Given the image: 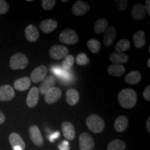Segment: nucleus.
Returning a JSON list of instances; mask_svg holds the SVG:
<instances>
[{
  "mask_svg": "<svg viewBox=\"0 0 150 150\" xmlns=\"http://www.w3.org/2000/svg\"><path fill=\"white\" fill-rule=\"evenodd\" d=\"M56 83V80L54 76H49L42 81L40 88H39V93L42 95H45L47 92L54 87Z\"/></svg>",
  "mask_w": 150,
  "mask_h": 150,
  "instance_id": "obj_17",
  "label": "nucleus"
},
{
  "mask_svg": "<svg viewBox=\"0 0 150 150\" xmlns=\"http://www.w3.org/2000/svg\"><path fill=\"white\" fill-rule=\"evenodd\" d=\"M89 59L86 54H79L76 58V63L79 65H87L89 63Z\"/></svg>",
  "mask_w": 150,
  "mask_h": 150,
  "instance_id": "obj_32",
  "label": "nucleus"
},
{
  "mask_svg": "<svg viewBox=\"0 0 150 150\" xmlns=\"http://www.w3.org/2000/svg\"><path fill=\"white\" fill-rule=\"evenodd\" d=\"M66 102L70 106H74L79 101V92L74 88H70L67 90L65 94Z\"/></svg>",
  "mask_w": 150,
  "mask_h": 150,
  "instance_id": "obj_23",
  "label": "nucleus"
},
{
  "mask_svg": "<svg viewBox=\"0 0 150 150\" xmlns=\"http://www.w3.org/2000/svg\"><path fill=\"white\" fill-rule=\"evenodd\" d=\"M116 38V30L114 27L107 28L105 31V33L103 38V43L106 47H110L113 44Z\"/></svg>",
  "mask_w": 150,
  "mask_h": 150,
  "instance_id": "obj_18",
  "label": "nucleus"
},
{
  "mask_svg": "<svg viewBox=\"0 0 150 150\" xmlns=\"http://www.w3.org/2000/svg\"><path fill=\"white\" fill-rule=\"evenodd\" d=\"M56 3L55 0H42L41 6L45 11H50L53 9Z\"/></svg>",
  "mask_w": 150,
  "mask_h": 150,
  "instance_id": "obj_33",
  "label": "nucleus"
},
{
  "mask_svg": "<svg viewBox=\"0 0 150 150\" xmlns=\"http://www.w3.org/2000/svg\"><path fill=\"white\" fill-rule=\"evenodd\" d=\"M133 41L136 48L140 49L145 46L146 43V34L142 30H138L133 35Z\"/></svg>",
  "mask_w": 150,
  "mask_h": 150,
  "instance_id": "obj_20",
  "label": "nucleus"
},
{
  "mask_svg": "<svg viewBox=\"0 0 150 150\" xmlns=\"http://www.w3.org/2000/svg\"><path fill=\"white\" fill-rule=\"evenodd\" d=\"M39 90L37 87H32L28 94L26 103L28 107L34 108L38 104L39 100Z\"/></svg>",
  "mask_w": 150,
  "mask_h": 150,
  "instance_id": "obj_13",
  "label": "nucleus"
},
{
  "mask_svg": "<svg viewBox=\"0 0 150 150\" xmlns=\"http://www.w3.org/2000/svg\"><path fill=\"white\" fill-rule=\"evenodd\" d=\"M59 136H60L59 132H55L54 134L52 135L51 138H50V141H51V142H53L54 140V139H56V138H59Z\"/></svg>",
  "mask_w": 150,
  "mask_h": 150,
  "instance_id": "obj_39",
  "label": "nucleus"
},
{
  "mask_svg": "<svg viewBox=\"0 0 150 150\" xmlns=\"http://www.w3.org/2000/svg\"><path fill=\"white\" fill-rule=\"evenodd\" d=\"M52 71H54V74L58 75V76H61L62 74V71L59 67H56V68H54V70H52Z\"/></svg>",
  "mask_w": 150,
  "mask_h": 150,
  "instance_id": "obj_40",
  "label": "nucleus"
},
{
  "mask_svg": "<svg viewBox=\"0 0 150 150\" xmlns=\"http://www.w3.org/2000/svg\"><path fill=\"white\" fill-rule=\"evenodd\" d=\"M145 8L146 10V12L147 13L148 16H150V1L149 0H146L145 1Z\"/></svg>",
  "mask_w": 150,
  "mask_h": 150,
  "instance_id": "obj_38",
  "label": "nucleus"
},
{
  "mask_svg": "<svg viewBox=\"0 0 150 150\" xmlns=\"http://www.w3.org/2000/svg\"><path fill=\"white\" fill-rule=\"evenodd\" d=\"M74 63V56L71 54H68L66 57L64 58V61H63V68L65 71H68L71 70Z\"/></svg>",
  "mask_w": 150,
  "mask_h": 150,
  "instance_id": "obj_31",
  "label": "nucleus"
},
{
  "mask_svg": "<svg viewBox=\"0 0 150 150\" xmlns=\"http://www.w3.org/2000/svg\"><path fill=\"white\" fill-rule=\"evenodd\" d=\"M69 50L65 46L55 45L50 49L49 54L50 57L54 60H60L64 59L68 55Z\"/></svg>",
  "mask_w": 150,
  "mask_h": 150,
  "instance_id": "obj_5",
  "label": "nucleus"
},
{
  "mask_svg": "<svg viewBox=\"0 0 150 150\" xmlns=\"http://www.w3.org/2000/svg\"><path fill=\"white\" fill-rule=\"evenodd\" d=\"M86 125L92 132L99 134L104 130L105 127L104 121L101 117L95 114H92L86 119Z\"/></svg>",
  "mask_w": 150,
  "mask_h": 150,
  "instance_id": "obj_2",
  "label": "nucleus"
},
{
  "mask_svg": "<svg viewBox=\"0 0 150 150\" xmlns=\"http://www.w3.org/2000/svg\"><path fill=\"white\" fill-rule=\"evenodd\" d=\"M126 148V144L122 140L115 139L108 143L107 150H125Z\"/></svg>",
  "mask_w": 150,
  "mask_h": 150,
  "instance_id": "obj_29",
  "label": "nucleus"
},
{
  "mask_svg": "<svg viewBox=\"0 0 150 150\" xmlns=\"http://www.w3.org/2000/svg\"><path fill=\"white\" fill-rule=\"evenodd\" d=\"M29 134L31 141L37 147H42L44 145V140L41 132L36 125H32L29 129Z\"/></svg>",
  "mask_w": 150,
  "mask_h": 150,
  "instance_id": "obj_6",
  "label": "nucleus"
},
{
  "mask_svg": "<svg viewBox=\"0 0 150 150\" xmlns=\"http://www.w3.org/2000/svg\"><path fill=\"white\" fill-rule=\"evenodd\" d=\"M39 27L43 33H52L58 27V22L53 19H45L40 22Z\"/></svg>",
  "mask_w": 150,
  "mask_h": 150,
  "instance_id": "obj_14",
  "label": "nucleus"
},
{
  "mask_svg": "<svg viewBox=\"0 0 150 150\" xmlns=\"http://www.w3.org/2000/svg\"><path fill=\"white\" fill-rule=\"evenodd\" d=\"M61 129L63 134L67 140H72L75 138V129L72 123L69 122H64L61 125Z\"/></svg>",
  "mask_w": 150,
  "mask_h": 150,
  "instance_id": "obj_16",
  "label": "nucleus"
},
{
  "mask_svg": "<svg viewBox=\"0 0 150 150\" xmlns=\"http://www.w3.org/2000/svg\"><path fill=\"white\" fill-rule=\"evenodd\" d=\"M146 12L145 6L141 4H135L133 5L131 8V16L132 18L136 20H142L145 18Z\"/></svg>",
  "mask_w": 150,
  "mask_h": 150,
  "instance_id": "obj_15",
  "label": "nucleus"
},
{
  "mask_svg": "<svg viewBox=\"0 0 150 150\" xmlns=\"http://www.w3.org/2000/svg\"><path fill=\"white\" fill-rule=\"evenodd\" d=\"M62 91L59 88L54 87L47 92L45 95V101L47 104H53L61 98Z\"/></svg>",
  "mask_w": 150,
  "mask_h": 150,
  "instance_id": "obj_9",
  "label": "nucleus"
},
{
  "mask_svg": "<svg viewBox=\"0 0 150 150\" xmlns=\"http://www.w3.org/2000/svg\"><path fill=\"white\" fill-rule=\"evenodd\" d=\"M109 61L113 64L126 63L129 61V56L125 53H112L109 56Z\"/></svg>",
  "mask_w": 150,
  "mask_h": 150,
  "instance_id": "obj_25",
  "label": "nucleus"
},
{
  "mask_svg": "<svg viewBox=\"0 0 150 150\" xmlns=\"http://www.w3.org/2000/svg\"><path fill=\"white\" fill-rule=\"evenodd\" d=\"M125 71H126L125 67L120 64L110 65L107 70L108 74L112 76H117V77H120L122 76L125 74Z\"/></svg>",
  "mask_w": 150,
  "mask_h": 150,
  "instance_id": "obj_24",
  "label": "nucleus"
},
{
  "mask_svg": "<svg viewBox=\"0 0 150 150\" xmlns=\"http://www.w3.org/2000/svg\"><path fill=\"white\" fill-rule=\"evenodd\" d=\"M59 40L66 45H74L77 43L79 36L77 33L72 29H64L60 33Z\"/></svg>",
  "mask_w": 150,
  "mask_h": 150,
  "instance_id": "obj_4",
  "label": "nucleus"
},
{
  "mask_svg": "<svg viewBox=\"0 0 150 150\" xmlns=\"http://www.w3.org/2000/svg\"><path fill=\"white\" fill-rule=\"evenodd\" d=\"M118 102L123 108L131 109L136 106L137 103V93L134 90L125 88L118 93Z\"/></svg>",
  "mask_w": 150,
  "mask_h": 150,
  "instance_id": "obj_1",
  "label": "nucleus"
},
{
  "mask_svg": "<svg viewBox=\"0 0 150 150\" xmlns=\"http://www.w3.org/2000/svg\"><path fill=\"white\" fill-rule=\"evenodd\" d=\"M47 72L48 70L46 66L40 65L31 72V75H30V79L35 83L42 81L46 78Z\"/></svg>",
  "mask_w": 150,
  "mask_h": 150,
  "instance_id": "obj_7",
  "label": "nucleus"
},
{
  "mask_svg": "<svg viewBox=\"0 0 150 150\" xmlns=\"http://www.w3.org/2000/svg\"><path fill=\"white\" fill-rule=\"evenodd\" d=\"M10 67L12 70H24L29 65V60L22 53H16L10 59Z\"/></svg>",
  "mask_w": 150,
  "mask_h": 150,
  "instance_id": "obj_3",
  "label": "nucleus"
},
{
  "mask_svg": "<svg viewBox=\"0 0 150 150\" xmlns=\"http://www.w3.org/2000/svg\"><path fill=\"white\" fill-rule=\"evenodd\" d=\"M149 52H150V47H149Z\"/></svg>",
  "mask_w": 150,
  "mask_h": 150,
  "instance_id": "obj_45",
  "label": "nucleus"
},
{
  "mask_svg": "<svg viewBox=\"0 0 150 150\" xmlns=\"http://www.w3.org/2000/svg\"><path fill=\"white\" fill-rule=\"evenodd\" d=\"M60 150H69V144L67 141H63L59 146Z\"/></svg>",
  "mask_w": 150,
  "mask_h": 150,
  "instance_id": "obj_37",
  "label": "nucleus"
},
{
  "mask_svg": "<svg viewBox=\"0 0 150 150\" xmlns=\"http://www.w3.org/2000/svg\"><path fill=\"white\" fill-rule=\"evenodd\" d=\"M115 4L118 10L124 11L127 8L128 1L127 0H117V1H115Z\"/></svg>",
  "mask_w": 150,
  "mask_h": 150,
  "instance_id": "obj_34",
  "label": "nucleus"
},
{
  "mask_svg": "<svg viewBox=\"0 0 150 150\" xmlns=\"http://www.w3.org/2000/svg\"><path fill=\"white\" fill-rule=\"evenodd\" d=\"M6 120V117L2 112L0 111V125L3 124Z\"/></svg>",
  "mask_w": 150,
  "mask_h": 150,
  "instance_id": "obj_41",
  "label": "nucleus"
},
{
  "mask_svg": "<svg viewBox=\"0 0 150 150\" xmlns=\"http://www.w3.org/2000/svg\"><path fill=\"white\" fill-rule=\"evenodd\" d=\"M63 2H68V0H63Z\"/></svg>",
  "mask_w": 150,
  "mask_h": 150,
  "instance_id": "obj_44",
  "label": "nucleus"
},
{
  "mask_svg": "<svg viewBox=\"0 0 150 150\" xmlns=\"http://www.w3.org/2000/svg\"><path fill=\"white\" fill-rule=\"evenodd\" d=\"M15 97L13 88L9 85L0 86V102H8Z\"/></svg>",
  "mask_w": 150,
  "mask_h": 150,
  "instance_id": "obj_11",
  "label": "nucleus"
},
{
  "mask_svg": "<svg viewBox=\"0 0 150 150\" xmlns=\"http://www.w3.org/2000/svg\"><path fill=\"white\" fill-rule=\"evenodd\" d=\"M131 47V42L127 39H122L116 43L115 49L117 53H123L127 51Z\"/></svg>",
  "mask_w": 150,
  "mask_h": 150,
  "instance_id": "obj_28",
  "label": "nucleus"
},
{
  "mask_svg": "<svg viewBox=\"0 0 150 150\" xmlns=\"http://www.w3.org/2000/svg\"><path fill=\"white\" fill-rule=\"evenodd\" d=\"M8 140L13 149L16 147L20 148L22 150L25 149V143H24L22 137L17 133H11L8 137Z\"/></svg>",
  "mask_w": 150,
  "mask_h": 150,
  "instance_id": "obj_19",
  "label": "nucleus"
},
{
  "mask_svg": "<svg viewBox=\"0 0 150 150\" xmlns=\"http://www.w3.org/2000/svg\"><path fill=\"white\" fill-rule=\"evenodd\" d=\"M90 10V6L83 1H77L72 6V11L75 16H83Z\"/></svg>",
  "mask_w": 150,
  "mask_h": 150,
  "instance_id": "obj_10",
  "label": "nucleus"
},
{
  "mask_svg": "<svg viewBox=\"0 0 150 150\" xmlns=\"http://www.w3.org/2000/svg\"><path fill=\"white\" fill-rule=\"evenodd\" d=\"M142 75L138 71H131L125 76V81L129 85L137 84L141 81Z\"/></svg>",
  "mask_w": 150,
  "mask_h": 150,
  "instance_id": "obj_26",
  "label": "nucleus"
},
{
  "mask_svg": "<svg viewBox=\"0 0 150 150\" xmlns=\"http://www.w3.org/2000/svg\"><path fill=\"white\" fill-rule=\"evenodd\" d=\"M80 150H93L95 142L91 135L87 133H83L79 136Z\"/></svg>",
  "mask_w": 150,
  "mask_h": 150,
  "instance_id": "obj_8",
  "label": "nucleus"
},
{
  "mask_svg": "<svg viewBox=\"0 0 150 150\" xmlns=\"http://www.w3.org/2000/svg\"><path fill=\"white\" fill-rule=\"evenodd\" d=\"M147 130L148 133H150V117H148L147 120Z\"/></svg>",
  "mask_w": 150,
  "mask_h": 150,
  "instance_id": "obj_42",
  "label": "nucleus"
},
{
  "mask_svg": "<svg viewBox=\"0 0 150 150\" xmlns=\"http://www.w3.org/2000/svg\"><path fill=\"white\" fill-rule=\"evenodd\" d=\"M87 46L92 53L97 54L100 51L101 48H102V44L99 40L96 39H91L88 41Z\"/></svg>",
  "mask_w": 150,
  "mask_h": 150,
  "instance_id": "obj_30",
  "label": "nucleus"
},
{
  "mask_svg": "<svg viewBox=\"0 0 150 150\" xmlns=\"http://www.w3.org/2000/svg\"><path fill=\"white\" fill-rule=\"evenodd\" d=\"M108 27V22L106 18H100L97 20L94 25V31L97 34L104 33Z\"/></svg>",
  "mask_w": 150,
  "mask_h": 150,
  "instance_id": "obj_27",
  "label": "nucleus"
},
{
  "mask_svg": "<svg viewBox=\"0 0 150 150\" xmlns=\"http://www.w3.org/2000/svg\"><path fill=\"white\" fill-rule=\"evenodd\" d=\"M128 125V118L125 115H120L116 118L114 122V128L117 132H123L127 129Z\"/></svg>",
  "mask_w": 150,
  "mask_h": 150,
  "instance_id": "obj_22",
  "label": "nucleus"
},
{
  "mask_svg": "<svg viewBox=\"0 0 150 150\" xmlns=\"http://www.w3.org/2000/svg\"><path fill=\"white\" fill-rule=\"evenodd\" d=\"M143 97L147 102L150 101V85H148L143 91Z\"/></svg>",
  "mask_w": 150,
  "mask_h": 150,
  "instance_id": "obj_36",
  "label": "nucleus"
},
{
  "mask_svg": "<svg viewBox=\"0 0 150 150\" xmlns=\"http://www.w3.org/2000/svg\"><path fill=\"white\" fill-rule=\"evenodd\" d=\"M147 67H150V59H149L147 60Z\"/></svg>",
  "mask_w": 150,
  "mask_h": 150,
  "instance_id": "obj_43",
  "label": "nucleus"
},
{
  "mask_svg": "<svg viewBox=\"0 0 150 150\" xmlns=\"http://www.w3.org/2000/svg\"><path fill=\"white\" fill-rule=\"evenodd\" d=\"M31 84V81L30 78L28 76H24V77L18 79L14 82V88L18 91H25L29 88Z\"/></svg>",
  "mask_w": 150,
  "mask_h": 150,
  "instance_id": "obj_21",
  "label": "nucleus"
},
{
  "mask_svg": "<svg viewBox=\"0 0 150 150\" xmlns=\"http://www.w3.org/2000/svg\"><path fill=\"white\" fill-rule=\"evenodd\" d=\"M8 3L5 0H0V15L6 13L8 11Z\"/></svg>",
  "mask_w": 150,
  "mask_h": 150,
  "instance_id": "obj_35",
  "label": "nucleus"
},
{
  "mask_svg": "<svg viewBox=\"0 0 150 150\" xmlns=\"http://www.w3.org/2000/svg\"><path fill=\"white\" fill-rule=\"evenodd\" d=\"M24 34H25L26 39L30 42H36L40 37V33L38 30L33 24H29L25 28Z\"/></svg>",
  "mask_w": 150,
  "mask_h": 150,
  "instance_id": "obj_12",
  "label": "nucleus"
}]
</instances>
